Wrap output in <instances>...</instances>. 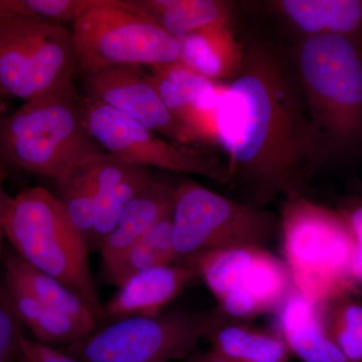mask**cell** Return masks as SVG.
<instances>
[{
  "label": "cell",
  "mask_w": 362,
  "mask_h": 362,
  "mask_svg": "<svg viewBox=\"0 0 362 362\" xmlns=\"http://www.w3.org/2000/svg\"><path fill=\"white\" fill-rule=\"evenodd\" d=\"M23 346L26 362H80L61 349L33 341L26 337L23 339Z\"/></svg>",
  "instance_id": "30"
},
{
  "label": "cell",
  "mask_w": 362,
  "mask_h": 362,
  "mask_svg": "<svg viewBox=\"0 0 362 362\" xmlns=\"http://www.w3.org/2000/svg\"><path fill=\"white\" fill-rule=\"evenodd\" d=\"M2 279H0V284H1Z\"/></svg>",
  "instance_id": "36"
},
{
  "label": "cell",
  "mask_w": 362,
  "mask_h": 362,
  "mask_svg": "<svg viewBox=\"0 0 362 362\" xmlns=\"http://www.w3.org/2000/svg\"><path fill=\"white\" fill-rule=\"evenodd\" d=\"M71 32L28 14L0 18V90L25 102L76 93Z\"/></svg>",
  "instance_id": "7"
},
{
  "label": "cell",
  "mask_w": 362,
  "mask_h": 362,
  "mask_svg": "<svg viewBox=\"0 0 362 362\" xmlns=\"http://www.w3.org/2000/svg\"><path fill=\"white\" fill-rule=\"evenodd\" d=\"M135 6L173 37L228 25V6L218 0H133Z\"/></svg>",
  "instance_id": "20"
},
{
  "label": "cell",
  "mask_w": 362,
  "mask_h": 362,
  "mask_svg": "<svg viewBox=\"0 0 362 362\" xmlns=\"http://www.w3.org/2000/svg\"><path fill=\"white\" fill-rule=\"evenodd\" d=\"M8 175V163L0 148V183H4Z\"/></svg>",
  "instance_id": "33"
},
{
  "label": "cell",
  "mask_w": 362,
  "mask_h": 362,
  "mask_svg": "<svg viewBox=\"0 0 362 362\" xmlns=\"http://www.w3.org/2000/svg\"><path fill=\"white\" fill-rule=\"evenodd\" d=\"M80 105L90 135L109 156L141 168L230 183L226 168L199 152L168 141L130 117L89 98L80 100Z\"/></svg>",
  "instance_id": "10"
},
{
  "label": "cell",
  "mask_w": 362,
  "mask_h": 362,
  "mask_svg": "<svg viewBox=\"0 0 362 362\" xmlns=\"http://www.w3.org/2000/svg\"><path fill=\"white\" fill-rule=\"evenodd\" d=\"M276 332L303 362H349L326 329L322 306L312 303L295 288L277 309Z\"/></svg>",
  "instance_id": "14"
},
{
  "label": "cell",
  "mask_w": 362,
  "mask_h": 362,
  "mask_svg": "<svg viewBox=\"0 0 362 362\" xmlns=\"http://www.w3.org/2000/svg\"><path fill=\"white\" fill-rule=\"evenodd\" d=\"M151 68L150 78L168 110L187 126L197 142H213L223 83L209 80L180 62Z\"/></svg>",
  "instance_id": "12"
},
{
  "label": "cell",
  "mask_w": 362,
  "mask_h": 362,
  "mask_svg": "<svg viewBox=\"0 0 362 362\" xmlns=\"http://www.w3.org/2000/svg\"><path fill=\"white\" fill-rule=\"evenodd\" d=\"M300 86L324 146L362 129V56L349 37L310 35L298 54Z\"/></svg>",
  "instance_id": "5"
},
{
  "label": "cell",
  "mask_w": 362,
  "mask_h": 362,
  "mask_svg": "<svg viewBox=\"0 0 362 362\" xmlns=\"http://www.w3.org/2000/svg\"><path fill=\"white\" fill-rule=\"evenodd\" d=\"M199 278L194 264L156 267L132 276L119 287L105 306L109 320L131 316H153Z\"/></svg>",
  "instance_id": "13"
},
{
  "label": "cell",
  "mask_w": 362,
  "mask_h": 362,
  "mask_svg": "<svg viewBox=\"0 0 362 362\" xmlns=\"http://www.w3.org/2000/svg\"><path fill=\"white\" fill-rule=\"evenodd\" d=\"M71 32L76 71L83 76L110 66L166 65L180 58V40L133 0H93Z\"/></svg>",
  "instance_id": "6"
},
{
  "label": "cell",
  "mask_w": 362,
  "mask_h": 362,
  "mask_svg": "<svg viewBox=\"0 0 362 362\" xmlns=\"http://www.w3.org/2000/svg\"><path fill=\"white\" fill-rule=\"evenodd\" d=\"M244 54L228 25L214 26L181 40L178 62L209 80L221 83L239 73Z\"/></svg>",
  "instance_id": "16"
},
{
  "label": "cell",
  "mask_w": 362,
  "mask_h": 362,
  "mask_svg": "<svg viewBox=\"0 0 362 362\" xmlns=\"http://www.w3.org/2000/svg\"><path fill=\"white\" fill-rule=\"evenodd\" d=\"M93 0H18L21 13L61 25L75 23Z\"/></svg>",
  "instance_id": "28"
},
{
  "label": "cell",
  "mask_w": 362,
  "mask_h": 362,
  "mask_svg": "<svg viewBox=\"0 0 362 362\" xmlns=\"http://www.w3.org/2000/svg\"><path fill=\"white\" fill-rule=\"evenodd\" d=\"M11 11L20 13L18 0H0V18Z\"/></svg>",
  "instance_id": "32"
},
{
  "label": "cell",
  "mask_w": 362,
  "mask_h": 362,
  "mask_svg": "<svg viewBox=\"0 0 362 362\" xmlns=\"http://www.w3.org/2000/svg\"><path fill=\"white\" fill-rule=\"evenodd\" d=\"M2 92L0 90V98H1Z\"/></svg>",
  "instance_id": "35"
},
{
  "label": "cell",
  "mask_w": 362,
  "mask_h": 362,
  "mask_svg": "<svg viewBox=\"0 0 362 362\" xmlns=\"http://www.w3.org/2000/svg\"><path fill=\"white\" fill-rule=\"evenodd\" d=\"M213 351L237 362H287V344L276 331L257 329L226 318L207 333Z\"/></svg>",
  "instance_id": "18"
},
{
  "label": "cell",
  "mask_w": 362,
  "mask_h": 362,
  "mask_svg": "<svg viewBox=\"0 0 362 362\" xmlns=\"http://www.w3.org/2000/svg\"><path fill=\"white\" fill-rule=\"evenodd\" d=\"M59 201L65 206L74 226L82 233L88 242L97 221L96 197L76 175L56 183Z\"/></svg>",
  "instance_id": "26"
},
{
  "label": "cell",
  "mask_w": 362,
  "mask_h": 362,
  "mask_svg": "<svg viewBox=\"0 0 362 362\" xmlns=\"http://www.w3.org/2000/svg\"><path fill=\"white\" fill-rule=\"evenodd\" d=\"M7 163L59 182L107 154L90 135L76 93L25 102L0 120Z\"/></svg>",
  "instance_id": "3"
},
{
  "label": "cell",
  "mask_w": 362,
  "mask_h": 362,
  "mask_svg": "<svg viewBox=\"0 0 362 362\" xmlns=\"http://www.w3.org/2000/svg\"><path fill=\"white\" fill-rule=\"evenodd\" d=\"M2 279L14 311L23 325L32 330L37 342L59 349L94 332L71 316L42 304L11 279Z\"/></svg>",
  "instance_id": "17"
},
{
  "label": "cell",
  "mask_w": 362,
  "mask_h": 362,
  "mask_svg": "<svg viewBox=\"0 0 362 362\" xmlns=\"http://www.w3.org/2000/svg\"><path fill=\"white\" fill-rule=\"evenodd\" d=\"M226 318L218 307L125 317L59 349L80 362H169L192 354L199 340Z\"/></svg>",
  "instance_id": "8"
},
{
  "label": "cell",
  "mask_w": 362,
  "mask_h": 362,
  "mask_svg": "<svg viewBox=\"0 0 362 362\" xmlns=\"http://www.w3.org/2000/svg\"><path fill=\"white\" fill-rule=\"evenodd\" d=\"M4 228H2V225H0V279L1 277V267H2V259H4V245H2V242H4Z\"/></svg>",
  "instance_id": "34"
},
{
  "label": "cell",
  "mask_w": 362,
  "mask_h": 362,
  "mask_svg": "<svg viewBox=\"0 0 362 362\" xmlns=\"http://www.w3.org/2000/svg\"><path fill=\"white\" fill-rule=\"evenodd\" d=\"M86 98L107 105L171 142H197L162 101L149 74L138 66H116L83 76Z\"/></svg>",
  "instance_id": "11"
},
{
  "label": "cell",
  "mask_w": 362,
  "mask_h": 362,
  "mask_svg": "<svg viewBox=\"0 0 362 362\" xmlns=\"http://www.w3.org/2000/svg\"><path fill=\"white\" fill-rule=\"evenodd\" d=\"M2 267L4 277L20 284L42 304L63 312L92 331L99 327L92 312L75 293L28 264L13 250L4 252Z\"/></svg>",
  "instance_id": "19"
},
{
  "label": "cell",
  "mask_w": 362,
  "mask_h": 362,
  "mask_svg": "<svg viewBox=\"0 0 362 362\" xmlns=\"http://www.w3.org/2000/svg\"><path fill=\"white\" fill-rule=\"evenodd\" d=\"M2 228L18 256L75 293L98 325L110 322L90 272L87 240L57 195L42 187L23 188L11 197Z\"/></svg>",
  "instance_id": "2"
},
{
  "label": "cell",
  "mask_w": 362,
  "mask_h": 362,
  "mask_svg": "<svg viewBox=\"0 0 362 362\" xmlns=\"http://www.w3.org/2000/svg\"><path fill=\"white\" fill-rule=\"evenodd\" d=\"M354 240V277L362 283V204L343 214Z\"/></svg>",
  "instance_id": "29"
},
{
  "label": "cell",
  "mask_w": 362,
  "mask_h": 362,
  "mask_svg": "<svg viewBox=\"0 0 362 362\" xmlns=\"http://www.w3.org/2000/svg\"><path fill=\"white\" fill-rule=\"evenodd\" d=\"M173 221L176 263L216 250L265 247L279 228L270 211L187 180L176 188Z\"/></svg>",
  "instance_id": "9"
},
{
  "label": "cell",
  "mask_w": 362,
  "mask_h": 362,
  "mask_svg": "<svg viewBox=\"0 0 362 362\" xmlns=\"http://www.w3.org/2000/svg\"><path fill=\"white\" fill-rule=\"evenodd\" d=\"M176 188L168 181L153 176L124 209L120 220L102 245V265L117 257L142 239L159 221L173 216Z\"/></svg>",
  "instance_id": "15"
},
{
  "label": "cell",
  "mask_w": 362,
  "mask_h": 362,
  "mask_svg": "<svg viewBox=\"0 0 362 362\" xmlns=\"http://www.w3.org/2000/svg\"><path fill=\"white\" fill-rule=\"evenodd\" d=\"M277 6L309 37H349L362 25V1L358 0H283Z\"/></svg>",
  "instance_id": "21"
},
{
  "label": "cell",
  "mask_w": 362,
  "mask_h": 362,
  "mask_svg": "<svg viewBox=\"0 0 362 362\" xmlns=\"http://www.w3.org/2000/svg\"><path fill=\"white\" fill-rule=\"evenodd\" d=\"M23 323L11 303L4 279L0 284V362H26Z\"/></svg>",
  "instance_id": "27"
},
{
  "label": "cell",
  "mask_w": 362,
  "mask_h": 362,
  "mask_svg": "<svg viewBox=\"0 0 362 362\" xmlns=\"http://www.w3.org/2000/svg\"><path fill=\"white\" fill-rule=\"evenodd\" d=\"M173 216L159 221L141 240L110 263L102 265L105 281L119 288L140 272L175 264L177 256L173 246Z\"/></svg>",
  "instance_id": "22"
},
{
  "label": "cell",
  "mask_w": 362,
  "mask_h": 362,
  "mask_svg": "<svg viewBox=\"0 0 362 362\" xmlns=\"http://www.w3.org/2000/svg\"><path fill=\"white\" fill-rule=\"evenodd\" d=\"M281 230L285 263L302 296L324 306L352 291L354 240L343 214L295 195L283 207Z\"/></svg>",
  "instance_id": "4"
},
{
  "label": "cell",
  "mask_w": 362,
  "mask_h": 362,
  "mask_svg": "<svg viewBox=\"0 0 362 362\" xmlns=\"http://www.w3.org/2000/svg\"><path fill=\"white\" fill-rule=\"evenodd\" d=\"M152 178L153 175L148 168L139 166L132 175L98 201L96 223L87 242L90 251L101 250L104 240L120 220L124 209Z\"/></svg>",
  "instance_id": "24"
},
{
  "label": "cell",
  "mask_w": 362,
  "mask_h": 362,
  "mask_svg": "<svg viewBox=\"0 0 362 362\" xmlns=\"http://www.w3.org/2000/svg\"><path fill=\"white\" fill-rule=\"evenodd\" d=\"M293 288L291 276L285 262L267 251L265 247H258L243 271L239 287L233 292L246 295L262 314L276 310Z\"/></svg>",
  "instance_id": "23"
},
{
  "label": "cell",
  "mask_w": 362,
  "mask_h": 362,
  "mask_svg": "<svg viewBox=\"0 0 362 362\" xmlns=\"http://www.w3.org/2000/svg\"><path fill=\"white\" fill-rule=\"evenodd\" d=\"M326 329L349 362H362V303L347 296L322 306Z\"/></svg>",
  "instance_id": "25"
},
{
  "label": "cell",
  "mask_w": 362,
  "mask_h": 362,
  "mask_svg": "<svg viewBox=\"0 0 362 362\" xmlns=\"http://www.w3.org/2000/svg\"><path fill=\"white\" fill-rule=\"evenodd\" d=\"M213 142L228 156L230 182L254 206L276 195H304L324 148L302 92L272 52L245 49L239 73L223 83Z\"/></svg>",
  "instance_id": "1"
},
{
  "label": "cell",
  "mask_w": 362,
  "mask_h": 362,
  "mask_svg": "<svg viewBox=\"0 0 362 362\" xmlns=\"http://www.w3.org/2000/svg\"><path fill=\"white\" fill-rule=\"evenodd\" d=\"M11 199L4 190V183H0V225H2Z\"/></svg>",
  "instance_id": "31"
}]
</instances>
